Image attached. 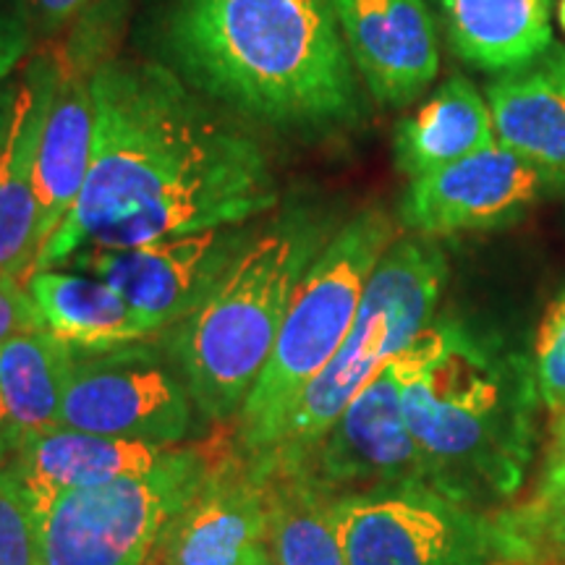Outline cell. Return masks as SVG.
Here are the masks:
<instances>
[{
    "label": "cell",
    "instance_id": "2",
    "mask_svg": "<svg viewBox=\"0 0 565 565\" xmlns=\"http://www.w3.org/2000/svg\"><path fill=\"white\" fill-rule=\"evenodd\" d=\"M166 47L194 89L265 126L322 134L362 116L333 0H173Z\"/></svg>",
    "mask_w": 565,
    "mask_h": 565
},
{
    "label": "cell",
    "instance_id": "3",
    "mask_svg": "<svg viewBox=\"0 0 565 565\" xmlns=\"http://www.w3.org/2000/svg\"><path fill=\"white\" fill-rule=\"evenodd\" d=\"M532 356L443 320L424 330V356L404 412L429 487L494 511L524 487L540 414Z\"/></svg>",
    "mask_w": 565,
    "mask_h": 565
},
{
    "label": "cell",
    "instance_id": "27",
    "mask_svg": "<svg viewBox=\"0 0 565 565\" xmlns=\"http://www.w3.org/2000/svg\"><path fill=\"white\" fill-rule=\"evenodd\" d=\"M32 34L26 19L11 6L0 0V82L9 79V74L30 55Z\"/></svg>",
    "mask_w": 565,
    "mask_h": 565
},
{
    "label": "cell",
    "instance_id": "5",
    "mask_svg": "<svg viewBox=\"0 0 565 565\" xmlns=\"http://www.w3.org/2000/svg\"><path fill=\"white\" fill-rule=\"evenodd\" d=\"M395 238V217L374 204L338 225L317 254L296 286L270 359L236 419L233 440L242 454L265 456L278 448L296 401L341 349L366 282Z\"/></svg>",
    "mask_w": 565,
    "mask_h": 565
},
{
    "label": "cell",
    "instance_id": "7",
    "mask_svg": "<svg viewBox=\"0 0 565 565\" xmlns=\"http://www.w3.org/2000/svg\"><path fill=\"white\" fill-rule=\"evenodd\" d=\"M345 565H553L515 505L458 503L433 487L333 494Z\"/></svg>",
    "mask_w": 565,
    "mask_h": 565
},
{
    "label": "cell",
    "instance_id": "16",
    "mask_svg": "<svg viewBox=\"0 0 565 565\" xmlns=\"http://www.w3.org/2000/svg\"><path fill=\"white\" fill-rule=\"evenodd\" d=\"M55 89L38 154L40 238L61 228L79 200L89 173L95 139V103H92V63L87 53L55 55ZM42 252V249H40Z\"/></svg>",
    "mask_w": 565,
    "mask_h": 565
},
{
    "label": "cell",
    "instance_id": "26",
    "mask_svg": "<svg viewBox=\"0 0 565 565\" xmlns=\"http://www.w3.org/2000/svg\"><path fill=\"white\" fill-rule=\"evenodd\" d=\"M45 330L30 291L21 280L0 275V343L13 335Z\"/></svg>",
    "mask_w": 565,
    "mask_h": 565
},
{
    "label": "cell",
    "instance_id": "21",
    "mask_svg": "<svg viewBox=\"0 0 565 565\" xmlns=\"http://www.w3.org/2000/svg\"><path fill=\"white\" fill-rule=\"evenodd\" d=\"M450 51L490 74L521 68L553 42V0H437Z\"/></svg>",
    "mask_w": 565,
    "mask_h": 565
},
{
    "label": "cell",
    "instance_id": "31",
    "mask_svg": "<svg viewBox=\"0 0 565 565\" xmlns=\"http://www.w3.org/2000/svg\"><path fill=\"white\" fill-rule=\"evenodd\" d=\"M0 463H6V456H3V450H0Z\"/></svg>",
    "mask_w": 565,
    "mask_h": 565
},
{
    "label": "cell",
    "instance_id": "10",
    "mask_svg": "<svg viewBox=\"0 0 565 565\" xmlns=\"http://www.w3.org/2000/svg\"><path fill=\"white\" fill-rule=\"evenodd\" d=\"M194 401L171 366L126 349L74 351L58 424L82 433L179 448L192 433Z\"/></svg>",
    "mask_w": 565,
    "mask_h": 565
},
{
    "label": "cell",
    "instance_id": "15",
    "mask_svg": "<svg viewBox=\"0 0 565 565\" xmlns=\"http://www.w3.org/2000/svg\"><path fill=\"white\" fill-rule=\"evenodd\" d=\"M55 55H38L19 84V103L0 160V275L26 282L38 263V154L55 89Z\"/></svg>",
    "mask_w": 565,
    "mask_h": 565
},
{
    "label": "cell",
    "instance_id": "25",
    "mask_svg": "<svg viewBox=\"0 0 565 565\" xmlns=\"http://www.w3.org/2000/svg\"><path fill=\"white\" fill-rule=\"evenodd\" d=\"M532 366L542 406L565 414V288L547 303L534 338Z\"/></svg>",
    "mask_w": 565,
    "mask_h": 565
},
{
    "label": "cell",
    "instance_id": "13",
    "mask_svg": "<svg viewBox=\"0 0 565 565\" xmlns=\"http://www.w3.org/2000/svg\"><path fill=\"white\" fill-rule=\"evenodd\" d=\"M150 565H273L263 463L238 448L210 456L202 484L162 532Z\"/></svg>",
    "mask_w": 565,
    "mask_h": 565
},
{
    "label": "cell",
    "instance_id": "12",
    "mask_svg": "<svg viewBox=\"0 0 565 565\" xmlns=\"http://www.w3.org/2000/svg\"><path fill=\"white\" fill-rule=\"evenodd\" d=\"M557 181L503 141L408 183L398 223L427 238L498 231L526 215Z\"/></svg>",
    "mask_w": 565,
    "mask_h": 565
},
{
    "label": "cell",
    "instance_id": "22",
    "mask_svg": "<svg viewBox=\"0 0 565 565\" xmlns=\"http://www.w3.org/2000/svg\"><path fill=\"white\" fill-rule=\"evenodd\" d=\"M74 349L51 330L0 343V450L6 463L30 435L58 427Z\"/></svg>",
    "mask_w": 565,
    "mask_h": 565
},
{
    "label": "cell",
    "instance_id": "29",
    "mask_svg": "<svg viewBox=\"0 0 565 565\" xmlns=\"http://www.w3.org/2000/svg\"><path fill=\"white\" fill-rule=\"evenodd\" d=\"M17 103H19V84L0 82V160H3L6 145H9Z\"/></svg>",
    "mask_w": 565,
    "mask_h": 565
},
{
    "label": "cell",
    "instance_id": "30",
    "mask_svg": "<svg viewBox=\"0 0 565 565\" xmlns=\"http://www.w3.org/2000/svg\"><path fill=\"white\" fill-rule=\"evenodd\" d=\"M557 24L565 32V0H557Z\"/></svg>",
    "mask_w": 565,
    "mask_h": 565
},
{
    "label": "cell",
    "instance_id": "4",
    "mask_svg": "<svg viewBox=\"0 0 565 565\" xmlns=\"http://www.w3.org/2000/svg\"><path fill=\"white\" fill-rule=\"evenodd\" d=\"M335 231V217L315 204L280 210L257 228L207 299L175 324L171 356L204 419H238L278 341L296 286Z\"/></svg>",
    "mask_w": 565,
    "mask_h": 565
},
{
    "label": "cell",
    "instance_id": "19",
    "mask_svg": "<svg viewBox=\"0 0 565 565\" xmlns=\"http://www.w3.org/2000/svg\"><path fill=\"white\" fill-rule=\"evenodd\" d=\"M45 330L79 353L137 345L158 333L116 288L89 273L38 270L26 278Z\"/></svg>",
    "mask_w": 565,
    "mask_h": 565
},
{
    "label": "cell",
    "instance_id": "18",
    "mask_svg": "<svg viewBox=\"0 0 565 565\" xmlns=\"http://www.w3.org/2000/svg\"><path fill=\"white\" fill-rule=\"evenodd\" d=\"M484 97L498 141L547 171L565 192V47L553 45L526 66L498 74Z\"/></svg>",
    "mask_w": 565,
    "mask_h": 565
},
{
    "label": "cell",
    "instance_id": "14",
    "mask_svg": "<svg viewBox=\"0 0 565 565\" xmlns=\"http://www.w3.org/2000/svg\"><path fill=\"white\" fill-rule=\"evenodd\" d=\"M356 74L372 97L404 108L440 71L437 26L427 0H333Z\"/></svg>",
    "mask_w": 565,
    "mask_h": 565
},
{
    "label": "cell",
    "instance_id": "23",
    "mask_svg": "<svg viewBox=\"0 0 565 565\" xmlns=\"http://www.w3.org/2000/svg\"><path fill=\"white\" fill-rule=\"evenodd\" d=\"M267 475V550L273 565H345L333 492L307 466L278 454L252 456Z\"/></svg>",
    "mask_w": 565,
    "mask_h": 565
},
{
    "label": "cell",
    "instance_id": "6",
    "mask_svg": "<svg viewBox=\"0 0 565 565\" xmlns=\"http://www.w3.org/2000/svg\"><path fill=\"white\" fill-rule=\"evenodd\" d=\"M448 273V257L437 238L416 233L395 238L366 282L349 335L330 364L303 387L270 454L301 456L328 433L353 395L435 322Z\"/></svg>",
    "mask_w": 565,
    "mask_h": 565
},
{
    "label": "cell",
    "instance_id": "8",
    "mask_svg": "<svg viewBox=\"0 0 565 565\" xmlns=\"http://www.w3.org/2000/svg\"><path fill=\"white\" fill-rule=\"evenodd\" d=\"M210 454L173 448L152 471L61 492L38 508L40 565H150L173 515L202 484Z\"/></svg>",
    "mask_w": 565,
    "mask_h": 565
},
{
    "label": "cell",
    "instance_id": "1",
    "mask_svg": "<svg viewBox=\"0 0 565 565\" xmlns=\"http://www.w3.org/2000/svg\"><path fill=\"white\" fill-rule=\"evenodd\" d=\"M92 103L87 181L32 273L82 252L134 249L254 223L278 204L265 147L204 105L175 71L147 61H97Z\"/></svg>",
    "mask_w": 565,
    "mask_h": 565
},
{
    "label": "cell",
    "instance_id": "9",
    "mask_svg": "<svg viewBox=\"0 0 565 565\" xmlns=\"http://www.w3.org/2000/svg\"><path fill=\"white\" fill-rule=\"evenodd\" d=\"M422 356L424 333L353 395L312 448L301 456H278L307 466L333 494L395 484L429 487L427 466L404 412L406 385Z\"/></svg>",
    "mask_w": 565,
    "mask_h": 565
},
{
    "label": "cell",
    "instance_id": "28",
    "mask_svg": "<svg viewBox=\"0 0 565 565\" xmlns=\"http://www.w3.org/2000/svg\"><path fill=\"white\" fill-rule=\"evenodd\" d=\"M95 3H100V0H26V6L38 17V24L47 32H55L61 26L71 24V21L82 17Z\"/></svg>",
    "mask_w": 565,
    "mask_h": 565
},
{
    "label": "cell",
    "instance_id": "24",
    "mask_svg": "<svg viewBox=\"0 0 565 565\" xmlns=\"http://www.w3.org/2000/svg\"><path fill=\"white\" fill-rule=\"evenodd\" d=\"M0 565H40L38 508L9 463H0Z\"/></svg>",
    "mask_w": 565,
    "mask_h": 565
},
{
    "label": "cell",
    "instance_id": "20",
    "mask_svg": "<svg viewBox=\"0 0 565 565\" xmlns=\"http://www.w3.org/2000/svg\"><path fill=\"white\" fill-rule=\"evenodd\" d=\"M494 141L498 134L487 97L466 76L454 74L395 126L393 160L398 173L419 179Z\"/></svg>",
    "mask_w": 565,
    "mask_h": 565
},
{
    "label": "cell",
    "instance_id": "17",
    "mask_svg": "<svg viewBox=\"0 0 565 565\" xmlns=\"http://www.w3.org/2000/svg\"><path fill=\"white\" fill-rule=\"evenodd\" d=\"M173 448H154L147 443L116 440V437L82 433V429L51 427L30 435L13 450L9 466L40 505L61 492L87 490L118 479L152 471L171 456Z\"/></svg>",
    "mask_w": 565,
    "mask_h": 565
},
{
    "label": "cell",
    "instance_id": "11",
    "mask_svg": "<svg viewBox=\"0 0 565 565\" xmlns=\"http://www.w3.org/2000/svg\"><path fill=\"white\" fill-rule=\"evenodd\" d=\"M254 233V223L217 225L134 249L82 252L71 263L116 288L158 333H166L207 299Z\"/></svg>",
    "mask_w": 565,
    "mask_h": 565
}]
</instances>
